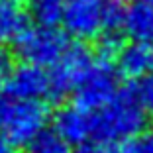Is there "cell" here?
<instances>
[{"label": "cell", "mask_w": 153, "mask_h": 153, "mask_svg": "<svg viewBox=\"0 0 153 153\" xmlns=\"http://www.w3.org/2000/svg\"><path fill=\"white\" fill-rule=\"evenodd\" d=\"M96 153H130V143H98Z\"/></svg>", "instance_id": "ac0fdd59"}, {"label": "cell", "mask_w": 153, "mask_h": 153, "mask_svg": "<svg viewBox=\"0 0 153 153\" xmlns=\"http://www.w3.org/2000/svg\"><path fill=\"white\" fill-rule=\"evenodd\" d=\"M147 116L131 90H120L118 96L94 112L96 143H130L147 131Z\"/></svg>", "instance_id": "6da1fadb"}, {"label": "cell", "mask_w": 153, "mask_h": 153, "mask_svg": "<svg viewBox=\"0 0 153 153\" xmlns=\"http://www.w3.org/2000/svg\"><path fill=\"white\" fill-rule=\"evenodd\" d=\"M116 67L122 76L128 79H141L153 69V49L149 43L131 41L122 47L116 57Z\"/></svg>", "instance_id": "9c48e42d"}, {"label": "cell", "mask_w": 153, "mask_h": 153, "mask_svg": "<svg viewBox=\"0 0 153 153\" xmlns=\"http://www.w3.org/2000/svg\"><path fill=\"white\" fill-rule=\"evenodd\" d=\"M120 92V71L116 61L96 55L92 67L85 75L81 85L73 92L75 104L96 112L108 102H112Z\"/></svg>", "instance_id": "5b68a950"}, {"label": "cell", "mask_w": 153, "mask_h": 153, "mask_svg": "<svg viewBox=\"0 0 153 153\" xmlns=\"http://www.w3.org/2000/svg\"><path fill=\"white\" fill-rule=\"evenodd\" d=\"M32 18L41 26H57L63 20L67 0H22Z\"/></svg>", "instance_id": "7c38bea8"}, {"label": "cell", "mask_w": 153, "mask_h": 153, "mask_svg": "<svg viewBox=\"0 0 153 153\" xmlns=\"http://www.w3.org/2000/svg\"><path fill=\"white\" fill-rule=\"evenodd\" d=\"M0 153H16V145L4 135H0Z\"/></svg>", "instance_id": "ffe728a7"}, {"label": "cell", "mask_w": 153, "mask_h": 153, "mask_svg": "<svg viewBox=\"0 0 153 153\" xmlns=\"http://www.w3.org/2000/svg\"><path fill=\"white\" fill-rule=\"evenodd\" d=\"M134 92L137 96V100H140V104L143 106V110L149 116H153V73L151 75L147 73L145 76L137 79V82L134 86Z\"/></svg>", "instance_id": "9a60e30c"}, {"label": "cell", "mask_w": 153, "mask_h": 153, "mask_svg": "<svg viewBox=\"0 0 153 153\" xmlns=\"http://www.w3.org/2000/svg\"><path fill=\"white\" fill-rule=\"evenodd\" d=\"M27 27V8L22 0H0V41H16Z\"/></svg>", "instance_id": "8fae6325"}, {"label": "cell", "mask_w": 153, "mask_h": 153, "mask_svg": "<svg viewBox=\"0 0 153 153\" xmlns=\"http://www.w3.org/2000/svg\"><path fill=\"white\" fill-rule=\"evenodd\" d=\"M4 94L20 100H45L51 96V75L47 69L22 63L4 82Z\"/></svg>", "instance_id": "52a82bcc"}, {"label": "cell", "mask_w": 153, "mask_h": 153, "mask_svg": "<svg viewBox=\"0 0 153 153\" xmlns=\"http://www.w3.org/2000/svg\"><path fill=\"white\" fill-rule=\"evenodd\" d=\"M96 41H98V55L100 57H106V59H112V61H116L118 53L126 45L122 41L120 32H104Z\"/></svg>", "instance_id": "5bb4252c"}, {"label": "cell", "mask_w": 153, "mask_h": 153, "mask_svg": "<svg viewBox=\"0 0 153 153\" xmlns=\"http://www.w3.org/2000/svg\"><path fill=\"white\" fill-rule=\"evenodd\" d=\"M49 120V108L43 100H20L0 96V135L14 145H27Z\"/></svg>", "instance_id": "3957f363"}, {"label": "cell", "mask_w": 153, "mask_h": 153, "mask_svg": "<svg viewBox=\"0 0 153 153\" xmlns=\"http://www.w3.org/2000/svg\"><path fill=\"white\" fill-rule=\"evenodd\" d=\"M69 33L55 26H27L14 41L16 55L24 63L51 69L69 49Z\"/></svg>", "instance_id": "277c9868"}, {"label": "cell", "mask_w": 153, "mask_h": 153, "mask_svg": "<svg viewBox=\"0 0 153 153\" xmlns=\"http://www.w3.org/2000/svg\"><path fill=\"white\" fill-rule=\"evenodd\" d=\"M53 128L75 147L88 143L94 137V112L73 102L55 112Z\"/></svg>", "instance_id": "ba28073f"}, {"label": "cell", "mask_w": 153, "mask_h": 153, "mask_svg": "<svg viewBox=\"0 0 153 153\" xmlns=\"http://www.w3.org/2000/svg\"><path fill=\"white\" fill-rule=\"evenodd\" d=\"M94 63V55L82 41L71 43L65 55L51 67V98H63L75 92Z\"/></svg>", "instance_id": "8992f818"}, {"label": "cell", "mask_w": 153, "mask_h": 153, "mask_svg": "<svg viewBox=\"0 0 153 153\" xmlns=\"http://www.w3.org/2000/svg\"><path fill=\"white\" fill-rule=\"evenodd\" d=\"M26 149L27 153H73V145L55 128H51V130L45 128L43 131H39L26 145Z\"/></svg>", "instance_id": "4fadbf2b"}, {"label": "cell", "mask_w": 153, "mask_h": 153, "mask_svg": "<svg viewBox=\"0 0 153 153\" xmlns=\"http://www.w3.org/2000/svg\"><path fill=\"white\" fill-rule=\"evenodd\" d=\"M124 12L114 0H67L63 12V30L79 41L98 39L104 32H120Z\"/></svg>", "instance_id": "7a4b0ae2"}, {"label": "cell", "mask_w": 153, "mask_h": 153, "mask_svg": "<svg viewBox=\"0 0 153 153\" xmlns=\"http://www.w3.org/2000/svg\"><path fill=\"white\" fill-rule=\"evenodd\" d=\"M16 69L14 65V55L10 53L6 47H0V82L4 85L6 79L12 75V71Z\"/></svg>", "instance_id": "e0dca14e"}, {"label": "cell", "mask_w": 153, "mask_h": 153, "mask_svg": "<svg viewBox=\"0 0 153 153\" xmlns=\"http://www.w3.org/2000/svg\"><path fill=\"white\" fill-rule=\"evenodd\" d=\"M98 151V143H82V145H76L73 149V153H96Z\"/></svg>", "instance_id": "d6986e66"}, {"label": "cell", "mask_w": 153, "mask_h": 153, "mask_svg": "<svg viewBox=\"0 0 153 153\" xmlns=\"http://www.w3.org/2000/svg\"><path fill=\"white\" fill-rule=\"evenodd\" d=\"M130 153H153V130H147L130 141Z\"/></svg>", "instance_id": "2e32d148"}, {"label": "cell", "mask_w": 153, "mask_h": 153, "mask_svg": "<svg viewBox=\"0 0 153 153\" xmlns=\"http://www.w3.org/2000/svg\"><path fill=\"white\" fill-rule=\"evenodd\" d=\"M122 30L130 36L131 41L153 43V4L134 2L130 8H126Z\"/></svg>", "instance_id": "30bf717a"}, {"label": "cell", "mask_w": 153, "mask_h": 153, "mask_svg": "<svg viewBox=\"0 0 153 153\" xmlns=\"http://www.w3.org/2000/svg\"><path fill=\"white\" fill-rule=\"evenodd\" d=\"M151 49H153V45H151Z\"/></svg>", "instance_id": "7402d4cb"}, {"label": "cell", "mask_w": 153, "mask_h": 153, "mask_svg": "<svg viewBox=\"0 0 153 153\" xmlns=\"http://www.w3.org/2000/svg\"><path fill=\"white\" fill-rule=\"evenodd\" d=\"M114 2H120V4H124V2H137V0H114Z\"/></svg>", "instance_id": "44dd1931"}]
</instances>
